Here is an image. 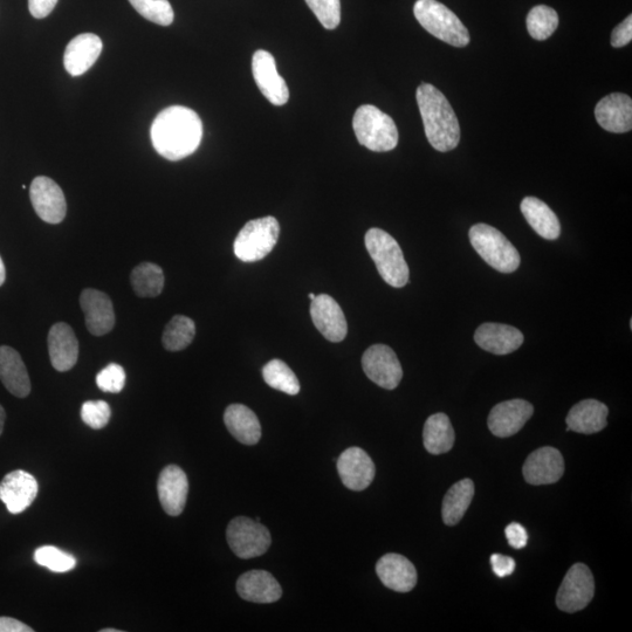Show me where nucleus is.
<instances>
[{"label": "nucleus", "instance_id": "nucleus-32", "mask_svg": "<svg viewBox=\"0 0 632 632\" xmlns=\"http://www.w3.org/2000/svg\"><path fill=\"white\" fill-rule=\"evenodd\" d=\"M134 292L141 298H155L164 288V274L160 266L142 263L135 267L130 276Z\"/></svg>", "mask_w": 632, "mask_h": 632}, {"label": "nucleus", "instance_id": "nucleus-37", "mask_svg": "<svg viewBox=\"0 0 632 632\" xmlns=\"http://www.w3.org/2000/svg\"><path fill=\"white\" fill-rule=\"evenodd\" d=\"M34 561L39 566L52 570L54 573H67L74 569L77 560L74 556L53 546H44L34 552Z\"/></svg>", "mask_w": 632, "mask_h": 632}, {"label": "nucleus", "instance_id": "nucleus-45", "mask_svg": "<svg viewBox=\"0 0 632 632\" xmlns=\"http://www.w3.org/2000/svg\"><path fill=\"white\" fill-rule=\"evenodd\" d=\"M29 625L11 617H0V632H32Z\"/></svg>", "mask_w": 632, "mask_h": 632}, {"label": "nucleus", "instance_id": "nucleus-41", "mask_svg": "<svg viewBox=\"0 0 632 632\" xmlns=\"http://www.w3.org/2000/svg\"><path fill=\"white\" fill-rule=\"evenodd\" d=\"M632 39V16H629L623 23L615 27L611 34V45L616 48L627 46Z\"/></svg>", "mask_w": 632, "mask_h": 632}, {"label": "nucleus", "instance_id": "nucleus-4", "mask_svg": "<svg viewBox=\"0 0 632 632\" xmlns=\"http://www.w3.org/2000/svg\"><path fill=\"white\" fill-rule=\"evenodd\" d=\"M353 128L361 146L376 153L393 150L398 143V130L393 119L372 105L357 108Z\"/></svg>", "mask_w": 632, "mask_h": 632}, {"label": "nucleus", "instance_id": "nucleus-30", "mask_svg": "<svg viewBox=\"0 0 632 632\" xmlns=\"http://www.w3.org/2000/svg\"><path fill=\"white\" fill-rule=\"evenodd\" d=\"M455 430H453L450 418L442 412L430 416L425 422L423 441L425 449L431 455H443L449 452L455 444Z\"/></svg>", "mask_w": 632, "mask_h": 632}, {"label": "nucleus", "instance_id": "nucleus-39", "mask_svg": "<svg viewBox=\"0 0 632 632\" xmlns=\"http://www.w3.org/2000/svg\"><path fill=\"white\" fill-rule=\"evenodd\" d=\"M112 411L105 401H88L82 404L81 418L89 428L101 430L111 419Z\"/></svg>", "mask_w": 632, "mask_h": 632}, {"label": "nucleus", "instance_id": "nucleus-8", "mask_svg": "<svg viewBox=\"0 0 632 632\" xmlns=\"http://www.w3.org/2000/svg\"><path fill=\"white\" fill-rule=\"evenodd\" d=\"M228 544L240 559L264 555L271 546V534L260 522L246 517L233 519L226 530Z\"/></svg>", "mask_w": 632, "mask_h": 632}, {"label": "nucleus", "instance_id": "nucleus-7", "mask_svg": "<svg viewBox=\"0 0 632 632\" xmlns=\"http://www.w3.org/2000/svg\"><path fill=\"white\" fill-rule=\"evenodd\" d=\"M280 225L276 218L269 216L246 223L239 231L233 244L236 257L244 263L263 260L277 245Z\"/></svg>", "mask_w": 632, "mask_h": 632}, {"label": "nucleus", "instance_id": "nucleus-28", "mask_svg": "<svg viewBox=\"0 0 632 632\" xmlns=\"http://www.w3.org/2000/svg\"><path fill=\"white\" fill-rule=\"evenodd\" d=\"M224 423L230 434L244 445H256L261 438V425L256 414L246 405L232 404L225 410Z\"/></svg>", "mask_w": 632, "mask_h": 632}, {"label": "nucleus", "instance_id": "nucleus-3", "mask_svg": "<svg viewBox=\"0 0 632 632\" xmlns=\"http://www.w3.org/2000/svg\"><path fill=\"white\" fill-rule=\"evenodd\" d=\"M364 243L377 271L388 285L402 288L408 284L409 266L394 237L386 231L374 228L366 233Z\"/></svg>", "mask_w": 632, "mask_h": 632}, {"label": "nucleus", "instance_id": "nucleus-17", "mask_svg": "<svg viewBox=\"0 0 632 632\" xmlns=\"http://www.w3.org/2000/svg\"><path fill=\"white\" fill-rule=\"evenodd\" d=\"M38 483L36 478L23 470L13 471L0 483V500L11 514H20L36 500Z\"/></svg>", "mask_w": 632, "mask_h": 632}, {"label": "nucleus", "instance_id": "nucleus-22", "mask_svg": "<svg viewBox=\"0 0 632 632\" xmlns=\"http://www.w3.org/2000/svg\"><path fill=\"white\" fill-rule=\"evenodd\" d=\"M48 352L54 369L65 373L71 370L79 359V342L71 326L59 322L48 333Z\"/></svg>", "mask_w": 632, "mask_h": 632}, {"label": "nucleus", "instance_id": "nucleus-1", "mask_svg": "<svg viewBox=\"0 0 632 632\" xmlns=\"http://www.w3.org/2000/svg\"><path fill=\"white\" fill-rule=\"evenodd\" d=\"M150 134L158 154L169 161H181L201 144L203 123L192 109L171 106L156 116Z\"/></svg>", "mask_w": 632, "mask_h": 632}, {"label": "nucleus", "instance_id": "nucleus-27", "mask_svg": "<svg viewBox=\"0 0 632 632\" xmlns=\"http://www.w3.org/2000/svg\"><path fill=\"white\" fill-rule=\"evenodd\" d=\"M0 380L16 397L24 398L31 393L30 376L22 357L8 346L0 347Z\"/></svg>", "mask_w": 632, "mask_h": 632}, {"label": "nucleus", "instance_id": "nucleus-33", "mask_svg": "<svg viewBox=\"0 0 632 632\" xmlns=\"http://www.w3.org/2000/svg\"><path fill=\"white\" fill-rule=\"evenodd\" d=\"M196 335L195 322L188 316L176 315L163 333V346L169 352H180L191 345Z\"/></svg>", "mask_w": 632, "mask_h": 632}, {"label": "nucleus", "instance_id": "nucleus-19", "mask_svg": "<svg viewBox=\"0 0 632 632\" xmlns=\"http://www.w3.org/2000/svg\"><path fill=\"white\" fill-rule=\"evenodd\" d=\"M80 305L86 327L95 336L106 335L115 326L113 302L106 293L87 288L81 293Z\"/></svg>", "mask_w": 632, "mask_h": 632}, {"label": "nucleus", "instance_id": "nucleus-20", "mask_svg": "<svg viewBox=\"0 0 632 632\" xmlns=\"http://www.w3.org/2000/svg\"><path fill=\"white\" fill-rule=\"evenodd\" d=\"M597 123L610 133L623 134L632 129V100L630 96L614 93L603 98L595 108Z\"/></svg>", "mask_w": 632, "mask_h": 632}, {"label": "nucleus", "instance_id": "nucleus-49", "mask_svg": "<svg viewBox=\"0 0 632 632\" xmlns=\"http://www.w3.org/2000/svg\"><path fill=\"white\" fill-rule=\"evenodd\" d=\"M308 297H309V299H311V301H312V300H314V299H315V294H313V293H309Z\"/></svg>", "mask_w": 632, "mask_h": 632}, {"label": "nucleus", "instance_id": "nucleus-5", "mask_svg": "<svg viewBox=\"0 0 632 632\" xmlns=\"http://www.w3.org/2000/svg\"><path fill=\"white\" fill-rule=\"evenodd\" d=\"M415 17L432 36L455 47L470 44V34L459 18L437 0H417Z\"/></svg>", "mask_w": 632, "mask_h": 632}, {"label": "nucleus", "instance_id": "nucleus-25", "mask_svg": "<svg viewBox=\"0 0 632 632\" xmlns=\"http://www.w3.org/2000/svg\"><path fill=\"white\" fill-rule=\"evenodd\" d=\"M237 592L243 600L253 603H273L283 596L279 582L265 570H251L240 576Z\"/></svg>", "mask_w": 632, "mask_h": 632}, {"label": "nucleus", "instance_id": "nucleus-43", "mask_svg": "<svg viewBox=\"0 0 632 632\" xmlns=\"http://www.w3.org/2000/svg\"><path fill=\"white\" fill-rule=\"evenodd\" d=\"M491 565L494 574L500 577V579L512 575L515 570V566H517L515 565V561L510 558V556H505L501 554H493L491 556Z\"/></svg>", "mask_w": 632, "mask_h": 632}, {"label": "nucleus", "instance_id": "nucleus-15", "mask_svg": "<svg viewBox=\"0 0 632 632\" xmlns=\"http://www.w3.org/2000/svg\"><path fill=\"white\" fill-rule=\"evenodd\" d=\"M522 473L528 484L534 486L555 484L565 473V460L559 450L546 446L528 456Z\"/></svg>", "mask_w": 632, "mask_h": 632}, {"label": "nucleus", "instance_id": "nucleus-16", "mask_svg": "<svg viewBox=\"0 0 632 632\" xmlns=\"http://www.w3.org/2000/svg\"><path fill=\"white\" fill-rule=\"evenodd\" d=\"M534 414L533 405L525 400L501 402L494 407L487 424L494 436L507 438L518 434Z\"/></svg>", "mask_w": 632, "mask_h": 632}, {"label": "nucleus", "instance_id": "nucleus-21", "mask_svg": "<svg viewBox=\"0 0 632 632\" xmlns=\"http://www.w3.org/2000/svg\"><path fill=\"white\" fill-rule=\"evenodd\" d=\"M377 576L383 585L397 593H409L417 585V570L405 556L390 553L376 565Z\"/></svg>", "mask_w": 632, "mask_h": 632}, {"label": "nucleus", "instance_id": "nucleus-11", "mask_svg": "<svg viewBox=\"0 0 632 632\" xmlns=\"http://www.w3.org/2000/svg\"><path fill=\"white\" fill-rule=\"evenodd\" d=\"M252 73L260 92L274 106H284L290 91L277 70L276 59L270 52L259 50L253 54Z\"/></svg>", "mask_w": 632, "mask_h": 632}, {"label": "nucleus", "instance_id": "nucleus-13", "mask_svg": "<svg viewBox=\"0 0 632 632\" xmlns=\"http://www.w3.org/2000/svg\"><path fill=\"white\" fill-rule=\"evenodd\" d=\"M311 316L316 329L328 341L338 343L346 339L348 325L345 313L331 295H315Z\"/></svg>", "mask_w": 632, "mask_h": 632}, {"label": "nucleus", "instance_id": "nucleus-23", "mask_svg": "<svg viewBox=\"0 0 632 632\" xmlns=\"http://www.w3.org/2000/svg\"><path fill=\"white\" fill-rule=\"evenodd\" d=\"M102 47V40L96 34L84 33L75 37L66 47L64 56L66 71L72 77L85 74L99 59Z\"/></svg>", "mask_w": 632, "mask_h": 632}, {"label": "nucleus", "instance_id": "nucleus-40", "mask_svg": "<svg viewBox=\"0 0 632 632\" xmlns=\"http://www.w3.org/2000/svg\"><path fill=\"white\" fill-rule=\"evenodd\" d=\"M96 384L105 393L119 394L126 386V372L119 364H109L96 376Z\"/></svg>", "mask_w": 632, "mask_h": 632}, {"label": "nucleus", "instance_id": "nucleus-18", "mask_svg": "<svg viewBox=\"0 0 632 632\" xmlns=\"http://www.w3.org/2000/svg\"><path fill=\"white\" fill-rule=\"evenodd\" d=\"M162 508L171 517L182 514L187 504L189 482L187 474L176 465H169L160 474L157 483Z\"/></svg>", "mask_w": 632, "mask_h": 632}, {"label": "nucleus", "instance_id": "nucleus-10", "mask_svg": "<svg viewBox=\"0 0 632 632\" xmlns=\"http://www.w3.org/2000/svg\"><path fill=\"white\" fill-rule=\"evenodd\" d=\"M362 368L377 386L394 390L403 379V369L394 350L386 345L369 347L362 356Z\"/></svg>", "mask_w": 632, "mask_h": 632}, {"label": "nucleus", "instance_id": "nucleus-9", "mask_svg": "<svg viewBox=\"0 0 632 632\" xmlns=\"http://www.w3.org/2000/svg\"><path fill=\"white\" fill-rule=\"evenodd\" d=\"M594 594L593 573L583 563H576L561 583L556 595V606L565 613L574 614L585 609L592 602Z\"/></svg>", "mask_w": 632, "mask_h": 632}, {"label": "nucleus", "instance_id": "nucleus-38", "mask_svg": "<svg viewBox=\"0 0 632 632\" xmlns=\"http://www.w3.org/2000/svg\"><path fill=\"white\" fill-rule=\"evenodd\" d=\"M319 22L327 30H335L341 22L340 0H306Z\"/></svg>", "mask_w": 632, "mask_h": 632}, {"label": "nucleus", "instance_id": "nucleus-42", "mask_svg": "<svg viewBox=\"0 0 632 632\" xmlns=\"http://www.w3.org/2000/svg\"><path fill=\"white\" fill-rule=\"evenodd\" d=\"M508 544L514 549L525 548L528 541V534L525 527H522L518 522L508 525L505 530Z\"/></svg>", "mask_w": 632, "mask_h": 632}, {"label": "nucleus", "instance_id": "nucleus-46", "mask_svg": "<svg viewBox=\"0 0 632 632\" xmlns=\"http://www.w3.org/2000/svg\"><path fill=\"white\" fill-rule=\"evenodd\" d=\"M5 278H6L5 265H4V261L2 257H0V286H2L5 283Z\"/></svg>", "mask_w": 632, "mask_h": 632}, {"label": "nucleus", "instance_id": "nucleus-26", "mask_svg": "<svg viewBox=\"0 0 632 632\" xmlns=\"http://www.w3.org/2000/svg\"><path fill=\"white\" fill-rule=\"evenodd\" d=\"M608 415L609 409L606 404L596 400L581 401L569 411L566 419L567 430L577 434H597L607 427Z\"/></svg>", "mask_w": 632, "mask_h": 632}, {"label": "nucleus", "instance_id": "nucleus-36", "mask_svg": "<svg viewBox=\"0 0 632 632\" xmlns=\"http://www.w3.org/2000/svg\"><path fill=\"white\" fill-rule=\"evenodd\" d=\"M140 15L161 26L173 24L175 13L169 0H129Z\"/></svg>", "mask_w": 632, "mask_h": 632}, {"label": "nucleus", "instance_id": "nucleus-34", "mask_svg": "<svg viewBox=\"0 0 632 632\" xmlns=\"http://www.w3.org/2000/svg\"><path fill=\"white\" fill-rule=\"evenodd\" d=\"M263 377L267 386L287 395L300 393V382L293 370L284 361L272 360L263 368Z\"/></svg>", "mask_w": 632, "mask_h": 632}, {"label": "nucleus", "instance_id": "nucleus-12", "mask_svg": "<svg viewBox=\"0 0 632 632\" xmlns=\"http://www.w3.org/2000/svg\"><path fill=\"white\" fill-rule=\"evenodd\" d=\"M30 197L40 219L48 224L64 221L67 212L66 198L59 185L45 176L34 178Z\"/></svg>", "mask_w": 632, "mask_h": 632}, {"label": "nucleus", "instance_id": "nucleus-47", "mask_svg": "<svg viewBox=\"0 0 632 632\" xmlns=\"http://www.w3.org/2000/svg\"><path fill=\"white\" fill-rule=\"evenodd\" d=\"M5 410L2 407V405H0V436H2L3 434V430H4V425H5Z\"/></svg>", "mask_w": 632, "mask_h": 632}, {"label": "nucleus", "instance_id": "nucleus-29", "mask_svg": "<svg viewBox=\"0 0 632 632\" xmlns=\"http://www.w3.org/2000/svg\"><path fill=\"white\" fill-rule=\"evenodd\" d=\"M521 212L532 229L539 236L547 240L558 239L561 235V225L549 206L539 198L526 197L521 202Z\"/></svg>", "mask_w": 632, "mask_h": 632}, {"label": "nucleus", "instance_id": "nucleus-2", "mask_svg": "<svg viewBox=\"0 0 632 632\" xmlns=\"http://www.w3.org/2000/svg\"><path fill=\"white\" fill-rule=\"evenodd\" d=\"M416 99L431 146L442 153L455 149L460 141V127L445 95L435 86L422 84L417 89Z\"/></svg>", "mask_w": 632, "mask_h": 632}, {"label": "nucleus", "instance_id": "nucleus-35", "mask_svg": "<svg viewBox=\"0 0 632 632\" xmlns=\"http://www.w3.org/2000/svg\"><path fill=\"white\" fill-rule=\"evenodd\" d=\"M558 26V13H556L554 9L549 8V6H535V8L528 13L527 30L535 40L544 41L553 36Z\"/></svg>", "mask_w": 632, "mask_h": 632}, {"label": "nucleus", "instance_id": "nucleus-31", "mask_svg": "<svg viewBox=\"0 0 632 632\" xmlns=\"http://www.w3.org/2000/svg\"><path fill=\"white\" fill-rule=\"evenodd\" d=\"M474 497V484L471 479H463L456 483L445 494L442 517L445 525L455 526L463 519Z\"/></svg>", "mask_w": 632, "mask_h": 632}, {"label": "nucleus", "instance_id": "nucleus-48", "mask_svg": "<svg viewBox=\"0 0 632 632\" xmlns=\"http://www.w3.org/2000/svg\"><path fill=\"white\" fill-rule=\"evenodd\" d=\"M101 632H121L118 629H102Z\"/></svg>", "mask_w": 632, "mask_h": 632}, {"label": "nucleus", "instance_id": "nucleus-44", "mask_svg": "<svg viewBox=\"0 0 632 632\" xmlns=\"http://www.w3.org/2000/svg\"><path fill=\"white\" fill-rule=\"evenodd\" d=\"M58 0H29L31 15L37 19L46 18L56 8Z\"/></svg>", "mask_w": 632, "mask_h": 632}, {"label": "nucleus", "instance_id": "nucleus-24", "mask_svg": "<svg viewBox=\"0 0 632 632\" xmlns=\"http://www.w3.org/2000/svg\"><path fill=\"white\" fill-rule=\"evenodd\" d=\"M474 341L486 352L494 355H508L521 347L524 343V335L519 329L510 325L489 322L477 329Z\"/></svg>", "mask_w": 632, "mask_h": 632}, {"label": "nucleus", "instance_id": "nucleus-14", "mask_svg": "<svg viewBox=\"0 0 632 632\" xmlns=\"http://www.w3.org/2000/svg\"><path fill=\"white\" fill-rule=\"evenodd\" d=\"M338 472L347 489L359 492L372 485L376 469L373 459L366 451L349 448L338 459Z\"/></svg>", "mask_w": 632, "mask_h": 632}, {"label": "nucleus", "instance_id": "nucleus-6", "mask_svg": "<svg viewBox=\"0 0 632 632\" xmlns=\"http://www.w3.org/2000/svg\"><path fill=\"white\" fill-rule=\"evenodd\" d=\"M469 237L473 249L485 263L501 273H513L519 269L520 254L514 245L493 226L473 225Z\"/></svg>", "mask_w": 632, "mask_h": 632}]
</instances>
